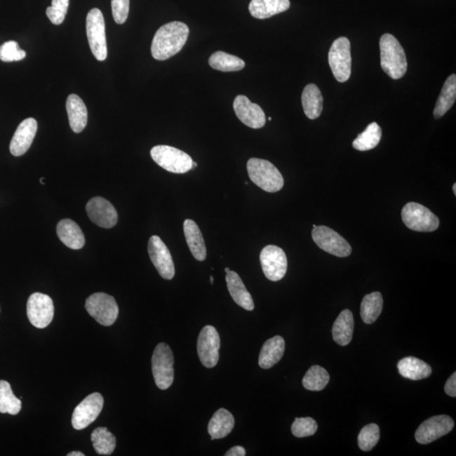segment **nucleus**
<instances>
[{
  "instance_id": "1",
  "label": "nucleus",
  "mask_w": 456,
  "mask_h": 456,
  "mask_svg": "<svg viewBox=\"0 0 456 456\" xmlns=\"http://www.w3.org/2000/svg\"><path fill=\"white\" fill-rule=\"evenodd\" d=\"M189 28L184 22L163 25L156 32L152 44V55L156 60H166L182 51L188 40Z\"/></svg>"
},
{
  "instance_id": "2",
  "label": "nucleus",
  "mask_w": 456,
  "mask_h": 456,
  "mask_svg": "<svg viewBox=\"0 0 456 456\" xmlns=\"http://www.w3.org/2000/svg\"><path fill=\"white\" fill-rule=\"evenodd\" d=\"M381 67L394 80H399L408 72V60L403 48L391 34H384L380 41Z\"/></svg>"
},
{
  "instance_id": "3",
  "label": "nucleus",
  "mask_w": 456,
  "mask_h": 456,
  "mask_svg": "<svg viewBox=\"0 0 456 456\" xmlns=\"http://www.w3.org/2000/svg\"><path fill=\"white\" fill-rule=\"evenodd\" d=\"M247 170L251 181L264 192L276 193L283 188V175L269 161L251 159L248 161Z\"/></svg>"
},
{
  "instance_id": "4",
  "label": "nucleus",
  "mask_w": 456,
  "mask_h": 456,
  "mask_svg": "<svg viewBox=\"0 0 456 456\" xmlns=\"http://www.w3.org/2000/svg\"><path fill=\"white\" fill-rule=\"evenodd\" d=\"M151 156L157 165L170 173L182 174L192 169V156L175 147L156 146L152 149Z\"/></svg>"
},
{
  "instance_id": "5",
  "label": "nucleus",
  "mask_w": 456,
  "mask_h": 456,
  "mask_svg": "<svg viewBox=\"0 0 456 456\" xmlns=\"http://www.w3.org/2000/svg\"><path fill=\"white\" fill-rule=\"evenodd\" d=\"M152 374L156 387L161 391L168 389L174 380V358L171 348L160 343L155 348L152 358Z\"/></svg>"
},
{
  "instance_id": "6",
  "label": "nucleus",
  "mask_w": 456,
  "mask_h": 456,
  "mask_svg": "<svg viewBox=\"0 0 456 456\" xmlns=\"http://www.w3.org/2000/svg\"><path fill=\"white\" fill-rule=\"evenodd\" d=\"M401 218L409 229L431 233L439 227V219L432 211L420 203L410 202L401 211Z\"/></svg>"
},
{
  "instance_id": "7",
  "label": "nucleus",
  "mask_w": 456,
  "mask_h": 456,
  "mask_svg": "<svg viewBox=\"0 0 456 456\" xmlns=\"http://www.w3.org/2000/svg\"><path fill=\"white\" fill-rule=\"evenodd\" d=\"M86 35L91 52L99 61L107 57L105 18L97 8L90 10L86 16Z\"/></svg>"
},
{
  "instance_id": "8",
  "label": "nucleus",
  "mask_w": 456,
  "mask_h": 456,
  "mask_svg": "<svg viewBox=\"0 0 456 456\" xmlns=\"http://www.w3.org/2000/svg\"><path fill=\"white\" fill-rule=\"evenodd\" d=\"M85 306L90 316L103 326H110L117 321L119 306L115 298L109 294L94 293L87 298Z\"/></svg>"
},
{
  "instance_id": "9",
  "label": "nucleus",
  "mask_w": 456,
  "mask_h": 456,
  "mask_svg": "<svg viewBox=\"0 0 456 456\" xmlns=\"http://www.w3.org/2000/svg\"><path fill=\"white\" fill-rule=\"evenodd\" d=\"M329 64L337 81L344 83L349 80L351 73V43L347 37H339L331 45Z\"/></svg>"
},
{
  "instance_id": "10",
  "label": "nucleus",
  "mask_w": 456,
  "mask_h": 456,
  "mask_svg": "<svg viewBox=\"0 0 456 456\" xmlns=\"http://www.w3.org/2000/svg\"><path fill=\"white\" fill-rule=\"evenodd\" d=\"M27 312L29 321L39 329L51 325L55 316V305L52 298L46 294L35 293L28 298Z\"/></svg>"
},
{
  "instance_id": "11",
  "label": "nucleus",
  "mask_w": 456,
  "mask_h": 456,
  "mask_svg": "<svg viewBox=\"0 0 456 456\" xmlns=\"http://www.w3.org/2000/svg\"><path fill=\"white\" fill-rule=\"evenodd\" d=\"M312 238L318 248L330 255L344 258L351 254V247L347 240L328 227H315Z\"/></svg>"
},
{
  "instance_id": "12",
  "label": "nucleus",
  "mask_w": 456,
  "mask_h": 456,
  "mask_svg": "<svg viewBox=\"0 0 456 456\" xmlns=\"http://www.w3.org/2000/svg\"><path fill=\"white\" fill-rule=\"evenodd\" d=\"M260 263L265 277L271 281L283 279L288 271V259L283 248L275 246L264 247L260 253Z\"/></svg>"
},
{
  "instance_id": "13",
  "label": "nucleus",
  "mask_w": 456,
  "mask_h": 456,
  "mask_svg": "<svg viewBox=\"0 0 456 456\" xmlns=\"http://www.w3.org/2000/svg\"><path fill=\"white\" fill-rule=\"evenodd\" d=\"M221 340L214 326H206L199 335L197 351L199 358L206 368H214L219 361Z\"/></svg>"
},
{
  "instance_id": "14",
  "label": "nucleus",
  "mask_w": 456,
  "mask_h": 456,
  "mask_svg": "<svg viewBox=\"0 0 456 456\" xmlns=\"http://www.w3.org/2000/svg\"><path fill=\"white\" fill-rule=\"evenodd\" d=\"M103 405H105V399L101 394L93 393L86 397L74 410L73 428L76 430H82L93 424L100 415Z\"/></svg>"
},
{
  "instance_id": "15",
  "label": "nucleus",
  "mask_w": 456,
  "mask_h": 456,
  "mask_svg": "<svg viewBox=\"0 0 456 456\" xmlns=\"http://www.w3.org/2000/svg\"><path fill=\"white\" fill-rule=\"evenodd\" d=\"M149 256L159 275L166 280H172L175 276V267L170 253L159 236H152L148 243Z\"/></svg>"
},
{
  "instance_id": "16",
  "label": "nucleus",
  "mask_w": 456,
  "mask_h": 456,
  "mask_svg": "<svg viewBox=\"0 0 456 456\" xmlns=\"http://www.w3.org/2000/svg\"><path fill=\"white\" fill-rule=\"evenodd\" d=\"M454 425L453 420L449 416L431 417L418 427L415 434L416 441L421 445H428L449 434L454 429Z\"/></svg>"
},
{
  "instance_id": "17",
  "label": "nucleus",
  "mask_w": 456,
  "mask_h": 456,
  "mask_svg": "<svg viewBox=\"0 0 456 456\" xmlns=\"http://www.w3.org/2000/svg\"><path fill=\"white\" fill-rule=\"evenodd\" d=\"M87 215L91 222L102 228L114 227L118 222V213L109 201L102 197H94L87 203Z\"/></svg>"
},
{
  "instance_id": "18",
  "label": "nucleus",
  "mask_w": 456,
  "mask_h": 456,
  "mask_svg": "<svg viewBox=\"0 0 456 456\" xmlns=\"http://www.w3.org/2000/svg\"><path fill=\"white\" fill-rule=\"evenodd\" d=\"M236 115L243 123L252 128H261L264 126L267 118L261 107L253 103L243 95H239L234 102Z\"/></svg>"
},
{
  "instance_id": "19",
  "label": "nucleus",
  "mask_w": 456,
  "mask_h": 456,
  "mask_svg": "<svg viewBox=\"0 0 456 456\" xmlns=\"http://www.w3.org/2000/svg\"><path fill=\"white\" fill-rule=\"evenodd\" d=\"M37 131V122L35 119L28 118L23 120L15 130L10 145L11 154L20 156L31 147Z\"/></svg>"
},
{
  "instance_id": "20",
  "label": "nucleus",
  "mask_w": 456,
  "mask_h": 456,
  "mask_svg": "<svg viewBox=\"0 0 456 456\" xmlns=\"http://www.w3.org/2000/svg\"><path fill=\"white\" fill-rule=\"evenodd\" d=\"M57 234L60 241L72 250H81L85 246V235L72 220H61L57 225Z\"/></svg>"
},
{
  "instance_id": "21",
  "label": "nucleus",
  "mask_w": 456,
  "mask_h": 456,
  "mask_svg": "<svg viewBox=\"0 0 456 456\" xmlns=\"http://www.w3.org/2000/svg\"><path fill=\"white\" fill-rule=\"evenodd\" d=\"M226 281L228 291L236 304L248 311L254 309V300L239 274L232 271L227 273Z\"/></svg>"
},
{
  "instance_id": "22",
  "label": "nucleus",
  "mask_w": 456,
  "mask_h": 456,
  "mask_svg": "<svg viewBox=\"0 0 456 456\" xmlns=\"http://www.w3.org/2000/svg\"><path fill=\"white\" fill-rule=\"evenodd\" d=\"M69 126L74 133H81L86 126L88 113L82 99L76 94L69 95L66 101Z\"/></svg>"
},
{
  "instance_id": "23",
  "label": "nucleus",
  "mask_w": 456,
  "mask_h": 456,
  "mask_svg": "<svg viewBox=\"0 0 456 456\" xmlns=\"http://www.w3.org/2000/svg\"><path fill=\"white\" fill-rule=\"evenodd\" d=\"M290 8L289 0H251L248 10L253 18L264 20L283 13Z\"/></svg>"
},
{
  "instance_id": "24",
  "label": "nucleus",
  "mask_w": 456,
  "mask_h": 456,
  "mask_svg": "<svg viewBox=\"0 0 456 456\" xmlns=\"http://www.w3.org/2000/svg\"><path fill=\"white\" fill-rule=\"evenodd\" d=\"M285 351V341L280 335H276L265 342L261 348L259 365L264 370H269L279 363Z\"/></svg>"
},
{
  "instance_id": "25",
  "label": "nucleus",
  "mask_w": 456,
  "mask_h": 456,
  "mask_svg": "<svg viewBox=\"0 0 456 456\" xmlns=\"http://www.w3.org/2000/svg\"><path fill=\"white\" fill-rule=\"evenodd\" d=\"M184 232L190 252L194 259L199 261H204L206 258L207 252L204 238L201 234L200 227L192 220H185L184 223Z\"/></svg>"
},
{
  "instance_id": "26",
  "label": "nucleus",
  "mask_w": 456,
  "mask_h": 456,
  "mask_svg": "<svg viewBox=\"0 0 456 456\" xmlns=\"http://www.w3.org/2000/svg\"><path fill=\"white\" fill-rule=\"evenodd\" d=\"M400 375L410 380H421L428 378L432 374V368L424 361L406 356L402 358L397 365Z\"/></svg>"
},
{
  "instance_id": "27",
  "label": "nucleus",
  "mask_w": 456,
  "mask_h": 456,
  "mask_svg": "<svg viewBox=\"0 0 456 456\" xmlns=\"http://www.w3.org/2000/svg\"><path fill=\"white\" fill-rule=\"evenodd\" d=\"M354 330V315L349 309L342 311L334 323L333 328L334 341L340 346H347L351 342Z\"/></svg>"
},
{
  "instance_id": "28",
  "label": "nucleus",
  "mask_w": 456,
  "mask_h": 456,
  "mask_svg": "<svg viewBox=\"0 0 456 456\" xmlns=\"http://www.w3.org/2000/svg\"><path fill=\"white\" fill-rule=\"evenodd\" d=\"M235 420L230 412L221 408L214 413L208 424V433L211 439H220L227 436L233 431Z\"/></svg>"
},
{
  "instance_id": "29",
  "label": "nucleus",
  "mask_w": 456,
  "mask_h": 456,
  "mask_svg": "<svg viewBox=\"0 0 456 456\" xmlns=\"http://www.w3.org/2000/svg\"><path fill=\"white\" fill-rule=\"evenodd\" d=\"M323 96L321 90L314 84L305 86L302 94V105L304 114L309 119H316L323 111Z\"/></svg>"
},
{
  "instance_id": "30",
  "label": "nucleus",
  "mask_w": 456,
  "mask_h": 456,
  "mask_svg": "<svg viewBox=\"0 0 456 456\" xmlns=\"http://www.w3.org/2000/svg\"><path fill=\"white\" fill-rule=\"evenodd\" d=\"M456 99V76L451 74L443 85L441 93L439 95L436 106L434 107V115L436 119H441L453 106Z\"/></svg>"
},
{
  "instance_id": "31",
  "label": "nucleus",
  "mask_w": 456,
  "mask_h": 456,
  "mask_svg": "<svg viewBox=\"0 0 456 456\" xmlns=\"http://www.w3.org/2000/svg\"><path fill=\"white\" fill-rule=\"evenodd\" d=\"M383 297L379 292L372 293L363 297L361 304V317L365 324L370 325L377 321L383 310Z\"/></svg>"
},
{
  "instance_id": "32",
  "label": "nucleus",
  "mask_w": 456,
  "mask_h": 456,
  "mask_svg": "<svg viewBox=\"0 0 456 456\" xmlns=\"http://www.w3.org/2000/svg\"><path fill=\"white\" fill-rule=\"evenodd\" d=\"M209 65L211 68L222 72H239L246 67V62L240 58L222 51L214 53L210 57Z\"/></svg>"
},
{
  "instance_id": "33",
  "label": "nucleus",
  "mask_w": 456,
  "mask_h": 456,
  "mask_svg": "<svg viewBox=\"0 0 456 456\" xmlns=\"http://www.w3.org/2000/svg\"><path fill=\"white\" fill-rule=\"evenodd\" d=\"M382 136V130L379 124L374 122L368 126L362 134H360L352 143L356 150L359 152L370 151L378 146Z\"/></svg>"
},
{
  "instance_id": "34",
  "label": "nucleus",
  "mask_w": 456,
  "mask_h": 456,
  "mask_svg": "<svg viewBox=\"0 0 456 456\" xmlns=\"http://www.w3.org/2000/svg\"><path fill=\"white\" fill-rule=\"evenodd\" d=\"M90 438L98 455H110L115 450L116 438L105 427L95 429Z\"/></svg>"
},
{
  "instance_id": "35",
  "label": "nucleus",
  "mask_w": 456,
  "mask_h": 456,
  "mask_svg": "<svg viewBox=\"0 0 456 456\" xmlns=\"http://www.w3.org/2000/svg\"><path fill=\"white\" fill-rule=\"evenodd\" d=\"M22 401L14 395L9 382L0 380V413L18 415L22 410Z\"/></svg>"
},
{
  "instance_id": "36",
  "label": "nucleus",
  "mask_w": 456,
  "mask_h": 456,
  "mask_svg": "<svg viewBox=\"0 0 456 456\" xmlns=\"http://www.w3.org/2000/svg\"><path fill=\"white\" fill-rule=\"evenodd\" d=\"M330 381V375L324 368L314 365L306 373L302 379V385L311 391H321L326 387Z\"/></svg>"
},
{
  "instance_id": "37",
  "label": "nucleus",
  "mask_w": 456,
  "mask_h": 456,
  "mask_svg": "<svg viewBox=\"0 0 456 456\" xmlns=\"http://www.w3.org/2000/svg\"><path fill=\"white\" fill-rule=\"evenodd\" d=\"M379 426L375 424H368L361 430L358 442L361 450L370 451L374 449L380 441Z\"/></svg>"
},
{
  "instance_id": "38",
  "label": "nucleus",
  "mask_w": 456,
  "mask_h": 456,
  "mask_svg": "<svg viewBox=\"0 0 456 456\" xmlns=\"http://www.w3.org/2000/svg\"><path fill=\"white\" fill-rule=\"evenodd\" d=\"M317 430V422L312 417H297L292 425V433L297 438L312 436Z\"/></svg>"
},
{
  "instance_id": "39",
  "label": "nucleus",
  "mask_w": 456,
  "mask_h": 456,
  "mask_svg": "<svg viewBox=\"0 0 456 456\" xmlns=\"http://www.w3.org/2000/svg\"><path fill=\"white\" fill-rule=\"evenodd\" d=\"M26 55V52L20 49L15 41H6L0 47V60L6 63L22 60Z\"/></svg>"
},
{
  "instance_id": "40",
  "label": "nucleus",
  "mask_w": 456,
  "mask_h": 456,
  "mask_svg": "<svg viewBox=\"0 0 456 456\" xmlns=\"http://www.w3.org/2000/svg\"><path fill=\"white\" fill-rule=\"evenodd\" d=\"M69 3V0H53L52 6L46 11V14L53 24L60 25L64 22Z\"/></svg>"
},
{
  "instance_id": "41",
  "label": "nucleus",
  "mask_w": 456,
  "mask_h": 456,
  "mask_svg": "<svg viewBox=\"0 0 456 456\" xmlns=\"http://www.w3.org/2000/svg\"><path fill=\"white\" fill-rule=\"evenodd\" d=\"M112 12L115 22L123 24L126 22L130 12V0H112Z\"/></svg>"
},
{
  "instance_id": "42",
  "label": "nucleus",
  "mask_w": 456,
  "mask_h": 456,
  "mask_svg": "<svg viewBox=\"0 0 456 456\" xmlns=\"http://www.w3.org/2000/svg\"><path fill=\"white\" fill-rule=\"evenodd\" d=\"M445 391L448 396L451 397L456 396V373H454L447 380L445 385Z\"/></svg>"
},
{
  "instance_id": "43",
  "label": "nucleus",
  "mask_w": 456,
  "mask_h": 456,
  "mask_svg": "<svg viewBox=\"0 0 456 456\" xmlns=\"http://www.w3.org/2000/svg\"><path fill=\"white\" fill-rule=\"evenodd\" d=\"M246 455V449L242 446H234L227 452L225 456H244Z\"/></svg>"
},
{
  "instance_id": "44",
  "label": "nucleus",
  "mask_w": 456,
  "mask_h": 456,
  "mask_svg": "<svg viewBox=\"0 0 456 456\" xmlns=\"http://www.w3.org/2000/svg\"><path fill=\"white\" fill-rule=\"evenodd\" d=\"M67 455L68 456H85V454L81 453V452L80 451H73V452H70V453H69Z\"/></svg>"
},
{
  "instance_id": "45",
  "label": "nucleus",
  "mask_w": 456,
  "mask_h": 456,
  "mask_svg": "<svg viewBox=\"0 0 456 456\" xmlns=\"http://www.w3.org/2000/svg\"><path fill=\"white\" fill-rule=\"evenodd\" d=\"M197 167V163L196 161H193L192 168H196Z\"/></svg>"
},
{
  "instance_id": "46",
  "label": "nucleus",
  "mask_w": 456,
  "mask_h": 456,
  "mask_svg": "<svg viewBox=\"0 0 456 456\" xmlns=\"http://www.w3.org/2000/svg\"><path fill=\"white\" fill-rule=\"evenodd\" d=\"M453 192H454L455 196H456V184H454V185H453Z\"/></svg>"
},
{
  "instance_id": "47",
  "label": "nucleus",
  "mask_w": 456,
  "mask_h": 456,
  "mask_svg": "<svg viewBox=\"0 0 456 456\" xmlns=\"http://www.w3.org/2000/svg\"><path fill=\"white\" fill-rule=\"evenodd\" d=\"M210 283H211V284H213V283H214V279H213V276H210Z\"/></svg>"
},
{
  "instance_id": "48",
  "label": "nucleus",
  "mask_w": 456,
  "mask_h": 456,
  "mask_svg": "<svg viewBox=\"0 0 456 456\" xmlns=\"http://www.w3.org/2000/svg\"><path fill=\"white\" fill-rule=\"evenodd\" d=\"M225 271H226V273L230 272L231 269L229 268H226Z\"/></svg>"
},
{
  "instance_id": "49",
  "label": "nucleus",
  "mask_w": 456,
  "mask_h": 456,
  "mask_svg": "<svg viewBox=\"0 0 456 456\" xmlns=\"http://www.w3.org/2000/svg\"><path fill=\"white\" fill-rule=\"evenodd\" d=\"M268 119H269V121H271V120H272L271 117H269Z\"/></svg>"
}]
</instances>
